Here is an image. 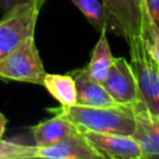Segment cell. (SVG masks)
Returning a JSON list of instances; mask_svg holds the SVG:
<instances>
[{
	"instance_id": "6da1fadb",
	"label": "cell",
	"mask_w": 159,
	"mask_h": 159,
	"mask_svg": "<svg viewBox=\"0 0 159 159\" xmlns=\"http://www.w3.org/2000/svg\"><path fill=\"white\" fill-rule=\"evenodd\" d=\"M48 112L68 119L81 132L132 135L135 129L134 113L125 108H102L73 104L48 108Z\"/></svg>"
},
{
	"instance_id": "7a4b0ae2",
	"label": "cell",
	"mask_w": 159,
	"mask_h": 159,
	"mask_svg": "<svg viewBox=\"0 0 159 159\" xmlns=\"http://www.w3.org/2000/svg\"><path fill=\"white\" fill-rule=\"evenodd\" d=\"M106 7L111 21L112 32L124 37L129 46L130 58H135L144 52L145 17L135 0H101Z\"/></svg>"
},
{
	"instance_id": "3957f363",
	"label": "cell",
	"mask_w": 159,
	"mask_h": 159,
	"mask_svg": "<svg viewBox=\"0 0 159 159\" xmlns=\"http://www.w3.org/2000/svg\"><path fill=\"white\" fill-rule=\"evenodd\" d=\"M45 73V67L35 42V35L25 39L0 61V80L42 86Z\"/></svg>"
},
{
	"instance_id": "277c9868",
	"label": "cell",
	"mask_w": 159,
	"mask_h": 159,
	"mask_svg": "<svg viewBox=\"0 0 159 159\" xmlns=\"http://www.w3.org/2000/svg\"><path fill=\"white\" fill-rule=\"evenodd\" d=\"M46 0H35L12 7L0 20V61L25 39L35 35L37 17Z\"/></svg>"
},
{
	"instance_id": "5b68a950",
	"label": "cell",
	"mask_w": 159,
	"mask_h": 159,
	"mask_svg": "<svg viewBox=\"0 0 159 159\" xmlns=\"http://www.w3.org/2000/svg\"><path fill=\"white\" fill-rule=\"evenodd\" d=\"M102 84L111 97L128 111L137 113L144 109L139 99L134 72L125 58L117 57L113 60L109 72Z\"/></svg>"
},
{
	"instance_id": "8992f818",
	"label": "cell",
	"mask_w": 159,
	"mask_h": 159,
	"mask_svg": "<svg viewBox=\"0 0 159 159\" xmlns=\"http://www.w3.org/2000/svg\"><path fill=\"white\" fill-rule=\"evenodd\" d=\"M142 106L154 117L159 116V65L144 52L130 58Z\"/></svg>"
},
{
	"instance_id": "52a82bcc",
	"label": "cell",
	"mask_w": 159,
	"mask_h": 159,
	"mask_svg": "<svg viewBox=\"0 0 159 159\" xmlns=\"http://www.w3.org/2000/svg\"><path fill=\"white\" fill-rule=\"evenodd\" d=\"M86 140L101 155L109 159H142L140 149L132 135L82 132Z\"/></svg>"
},
{
	"instance_id": "ba28073f",
	"label": "cell",
	"mask_w": 159,
	"mask_h": 159,
	"mask_svg": "<svg viewBox=\"0 0 159 159\" xmlns=\"http://www.w3.org/2000/svg\"><path fill=\"white\" fill-rule=\"evenodd\" d=\"M101 159V155L86 140L83 133L66 137L50 145H36V159Z\"/></svg>"
},
{
	"instance_id": "9c48e42d",
	"label": "cell",
	"mask_w": 159,
	"mask_h": 159,
	"mask_svg": "<svg viewBox=\"0 0 159 159\" xmlns=\"http://www.w3.org/2000/svg\"><path fill=\"white\" fill-rule=\"evenodd\" d=\"M70 75L75 78L77 86L76 104L102 108H124L111 97V94L107 92L102 83L89 77L86 68L73 70Z\"/></svg>"
},
{
	"instance_id": "30bf717a",
	"label": "cell",
	"mask_w": 159,
	"mask_h": 159,
	"mask_svg": "<svg viewBox=\"0 0 159 159\" xmlns=\"http://www.w3.org/2000/svg\"><path fill=\"white\" fill-rule=\"evenodd\" d=\"M135 129L132 138L137 142L142 159L159 157V122L145 108L134 113Z\"/></svg>"
},
{
	"instance_id": "8fae6325",
	"label": "cell",
	"mask_w": 159,
	"mask_h": 159,
	"mask_svg": "<svg viewBox=\"0 0 159 159\" xmlns=\"http://www.w3.org/2000/svg\"><path fill=\"white\" fill-rule=\"evenodd\" d=\"M80 132L81 130H78L73 125V123L57 114H53L52 118L42 120L36 125L31 127V133L35 139V145L39 147L53 144L66 137L77 134Z\"/></svg>"
},
{
	"instance_id": "7c38bea8",
	"label": "cell",
	"mask_w": 159,
	"mask_h": 159,
	"mask_svg": "<svg viewBox=\"0 0 159 159\" xmlns=\"http://www.w3.org/2000/svg\"><path fill=\"white\" fill-rule=\"evenodd\" d=\"M42 86L60 103V106H73L77 102V86L75 78L68 75L45 73Z\"/></svg>"
},
{
	"instance_id": "4fadbf2b",
	"label": "cell",
	"mask_w": 159,
	"mask_h": 159,
	"mask_svg": "<svg viewBox=\"0 0 159 159\" xmlns=\"http://www.w3.org/2000/svg\"><path fill=\"white\" fill-rule=\"evenodd\" d=\"M106 34L107 32L99 34V39L92 50L89 62L84 67L89 77L99 83H103V81L106 80L114 60Z\"/></svg>"
},
{
	"instance_id": "5bb4252c",
	"label": "cell",
	"mask_w": 159,
	"mask_h": 159,
	"mask_svg": "<svg viewBox=\"0 0 159 159\" xmlns=\"http://www.w3.org/2000/svg\"><path fill=\"white\" fill-rule=\"evenodd\" d=\"M86 17V20L94 27L97 31L107 32L112 30L111 17L103 6L101 0H70Z\"/></svg>"
},
{
	"instance_id": "9a60e30c",
	"label": "cell",
	"mask_w": 159,
	"mask_h": 159,
	"mask_svg": "<svg viewBox=\"0 0 159 159\" xmlns=\"http://www.w3.org/2000/svg\"><path fill=\"white\" fill-rule=\"evenodd\" d=\"M36 145H24L0 139V159H35Z\"/></svg>"
},
{
	"instance_id": "2e32d148",
	"label": "cell",
	"mask_w": 159,
	"mask_h": 159,
	"mask_svg": "<svg viewBox=\"0 0 159 159\" xmlns=\"http://www.w3.org/2000/svg\"><path fill=\"white\" fill-rule=\"evenodd\" d=\"M144 41L148 55L159 65V29L155 27L152 22H148L145 27Z\"/></svg>"
},
{
	"instance_id": "e0dca14e",
	"label": "cell",
	"mask_w": 159,
	"mask_h": 159,
	"mask_svg": "<svg viewBox=\"0 0 159 159\" xmlns=\"http://www.w3.org/2000/svg\"><path fill=\"white\" fill-rule=\"evenodd\" d=\"M145 14V27L148 22H152L159 29V0H143Z\"/></svg>"
},
{
	"instance_id": "ac0fdd59",
	"label": "cell",
	"mask_w": 159,
	"mask_h": 159,
	"mask_svg": "<svg viewBox=\"0 0 159 159\" xmlns=\"http://www.w3.org/2000/svg\"><path fill=\"white\" fill-rule=\"evenodd\" d=\"M35 0H0V9L2 10V12H7L10 11L12 7L21 5V4H26V2H31Z\"/></svg>"
},
{
	"instance_id": "d6986e66",
	"label": "cell",
	"mask_w": 159,
	"mask_h": 159,
	"mask_svg": "<svg viewBox=\"0 0 159 159\" xmlns=\"http://www.w3.org/2000/svg\"><path fill=\"white\" fill-rule=\"evenodd\" d=\"M6 124H7V119L0 112V139H4V134L6 132Z\"/></svg>"
},
{
	"instance_id": "ffe728a7",
	"label": "cell",
	"mask_w": 159,
	"mask_h": 159,
	"mask_svg": "<svg viewBox=\"0 0 159 159\" xmlns=\"http://www.w3.org/2000/svg\"><path fill=\"white\" fill-rule=\"evenodd\" d=\"M137 1V4H138V6H139V9H140V11L143 12V15H144V17H145V14H144V5H143V0H135ZM145 34V32H144Z\"/></svg>"
},
{
	"instance_id": "44dd1931",
	"label": "cell",
	"mask_w": 159,
	"mask_h": 159,
	"mask_svg": "<svg viewBox=\"0 0 159 159\" xmlns=\"http://www.w3.org/2000/svg\"><path fill=\"white\" fill-rule=\"evenodd\" d=\"M157 119H158V122H159V116H157Z\"/></svg>"
}]
</instances>
